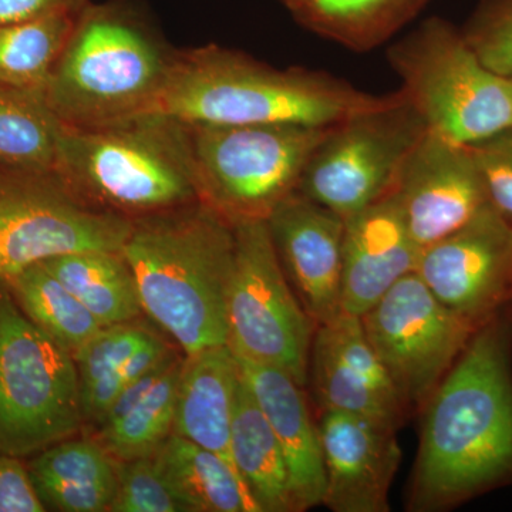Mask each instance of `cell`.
I'll return each mask as SVG.
<instances>
[{
  "instance_id": "1",
  "label": "cell",
  "mask_w": 512,
  "mask_h": 512,
  "mask_svg": "<svg viewBox=\"0 0 512 512\" xmlns=\"http://www.w3.org/2000/svg\"><path fill=\"white\" fill-rule=\"evenodd\" d=\"M421 413L410 511L451 510L512 484V303L476 330Z\"/></svg>"
},
{
  "instance_id": "2",
  "label": "cell",
  "mask_w": 512,
  "mask_h": 512,
  "mask_svg": "<svg viewBox=\"0 0 512 512\" xmlns=\"http://www.w3.org/2000/svg\"><path fill=\"white\" fill-rule=\"evenodd\" d=\"M402 92L372 94L316 70L276 69L217 45L175 53L154 113L183 124L329 127L392 106Z\"/></svg>"
},
{
  "instance_id": "3",
  "label": "cell",
  "mask_w": 512,
  "mask_h": 512,
  "mask_svg": "<svg viewBox=\"0 0 512 512\" xmlns=\"http://www.w3.org/2000/svg\"><path fill=\"white\" fill-rule=\"evenodd\" d=\"M234 227L200 201L137 218L121 248L141 309L185 356L227 345Z\"/></svg>"
},
{
  "instance_id": "4",
  "label": "cell",
  "mask_w": 512,
  "mask_h": 512,
  "mask_svg": "<svg viewBox=\"0 0 512 512\" xmlns=\"http://www.w3.org/2000/svg\"><path fill=\"white\" fill-rule=\"evenodd\" d=\"M55 173L80 200L131 221L198 202L187 131L163 114L64 126Z\"/></svg>"
},
{
  "instance_id": "5",
  "label": "cell",
  "mask_w": 512,
  "mask_h": 512,
  "mask_svg": "<svg viewBox=\"0 0 512 512\" xmlns=\"http://www.w3.org/2000/svg\"><path fill=\"white\" fill-rule=\"evenodd\" d=\"M150 28L116 5H87L50 73L45 99L64 126L96 127L154 113L173 67Z\"/></svg>"
},
{
  "instance_id": "6",
  "label": "cell",
  "mask_w": 512,
  "mask_h": 512,
  "mask_svg": "<svg viewBox=\"0 0 512 512\" xmlns=\"http://www.w3.org/2000/svg\"><path fill=\"white\" fill-rule=\"evenodd\" d=\"M198 201L229 225L266 221L298 190L329 127L184 124Z\"/></svg>"
},
{
  "instance_id": "7",
  "label": "cell",
  "mask_w": 512,
  "mask_h": 512,
  "mask_svg": "<svg viewBox=\"0 0 512 512\" xmlns=\"http://www.w3.org/2000/svg\"><path fill=\"white\" fill-rule=\"evenodd\" d=\"M386 56L429 131L471 146L512 127L511 77L488 69L447 20H424Z\"/></svg>"
},
{
  "instance_id": "8",
  "label": "cell",
  "mask_w": 512,
  "mask_h": 512,
  "mask_svg": "<svg viewBox=\"0 0 512 512\" xmlns=\"http://www.w3.org/2000/svg\"><path fill=\"white\" fill-rule=\"evenodd\" d=\"M84 424L76 362L0 282V453L28 458Z\"/></svg>"
},
{
  "instance_id": "9",
  "label": "cell",
  "mask_w": 512,
  "mask_h": 512,
  "mask_svg": "<svg viewBox=\"0 0 512 512\" xmlns=\"http://www.w3.org/2000/svg\"><path fill=\"white\" fill-rule=\"evenodd\" d=\"M234 235L228 348L242 362L278 367L306 386L318 325L289 284L266 221L239 222Z\"/></svg>"
},
{
  "instance_id": "10",
  "label": "cell",
  "mask_w": 512,
  "mask_h": 512,
  "mask_svg": "<svg viewBox=\"0 0 512 512\" xmlns=\"http://www.w3.org/2000/svg\"><path fill=\"white\" fill-rule=\"evenodd\" d=\"M427 131L402 93L392 106L332 126L296 191L346 220L393 194L407 157Z\"/></svg>"
},
{
  "instance_id": "11",
  "label": "cell",
  "mask_w": 512,
  "mask_h": 512,
  "mask_svg": "<svg viewBox=\"0 0 512 512\" xmlns=\"http://www.w3.org/2000/svg\"><path fill=\"white\" fill-rule=\"evenodd\" d=\"M131 225L80 200L56 173L0 170V281L60 255L121 251Z\"/></svg>"
},
{
  "instance_id": "12",
  "label": "cell",
  "mask_w": 512,
  "mask_h": 512,
  "mask_svg": "<svg viewBox=\"0 0 512 512\" xmlns=\"http://www.w3.org/2000/svg\"><path fill=\"white\" fill-rule=\"evenodd\" d=\"M360 320L409 412H421L480 328L447 308L416 271L400 279Z\"/></svg>"
},
{
  "instance_id": "13",
  "label": "cell",
  "mask_w": 512,
  "mask_h": 512,
  "mask_svg": "<svg viewBox=\"0 0 512 512\" xmlns=\"http://www.w3.org/2000/svg\"><path fill=\"white\" fill-rule=\"evenodd\" d=\"M416 274L447 308L483 325L512 303V225L488 205L424 248Z\"/></svg>"
},
{
  "instance_id": "14",
  "label": "cell",
  "mask_w": 512,
  "mask_h": 512,
  "mask_svg": "<svg viewBox=\"0 0 512 512\" xmlns=\"http://www.w3.org/2000/svg\"><path fill=\"white\" fill-rule=\"evenodd\" d=\"M393 197L420 251L490 205L470 146L427 131L407 157Z\"/></svg>"
},
{
  "instance_id": "15",
  "label": "cell",
  "mask_w": 512,
  "mask_h": 512,
  "mask_svg": "<svg viewBox=\"0 0 512 512\" xmlns=\"http://www.w3.org/2000/svg\"><path fill=\"white\" fill-rule=\"evenodd\" d=\"M308 382L320 413L353 414L397 431L410 413L367 340L360 316L348 312L316 328Z\"/></svg>"
},
{
  "instance_id": "16",
  "label": "cell",
  "mask_w": 512,
  "mask_h": 512,
  "mask_svg": "<svg viewBox=\"0 0 512 512\" xmlns=\"http://www.w3.org/2000/svg\"><path fill=\"white\" fill-rule=\"evenodd\" d=\"M266 224L305 311L316 325L336 318L342 312L345 220L296 191L272 211Z\"/></svg>"
},
{
  "instance_id": "17",
  "label": "cell",
  "mask_w": 512,
  "mask_h": 512,
  "mask_svg": "<svg viewBox=\"0 0 512 512\" xmlns=\"http://www.w3.org/2000/svg\"><path fill=\"white\" fill-rule=\"evenodd\" d=\"M325 466L323 504L333 512L390 511V487L402 463L397 430L342 412L320 413Z\"/></svg>"
},
{
  "instance_id": "18",
  "label": "cell",
  "mask_w": 512,
  "mask_h": 512,
  "mask_svg": "<svg viewBox=\"0 0 512 512\" xmlns=\"http://www.w3.org/2000/svg\"><path fill=\"white\" fill-rule=\"evenodd\" d=\"M420 254L393 195L346 218L342 311L365 315L400 279L416 271Z\"/></svg>"
},
{
  "instance_id": "19",
  "label": "cell",
  "mask_w": 512,
  "mask_h": 512,
  "mask_svg": "<svg viewBox=\"0 0 512 512\" xmlns=\"http://www.w3.org/2000/svg\"><path fill=\"white\" fill-rule=\"evenodd\" d=\"M242 375L274 430L286 470L293 512L323 504L325 466L318 421L313 419L305 386L278 367L238 359Z\"/></svg>"
},
{
  "instance_id": "20",
  "label": "cell",
  "mask_w": 512,
  "mask_h": 512,
  "mask_svg": "<svg viewBox=\"0 0 512 512\" xmlns=\"http://www.w3.org/2000/svg\"><path fill=\"white\" fill-rule=\"evenodd\" d=\"M239 380L241 367L228 345L185 356L173 433L232 464L231 427Z\"/></svg>"
},
{
  "instance_id": "21",
  "label": "cell",
  "mask_w": 512,
  "mask_h": 512,
  "mask_svg": "<svg viewBox=\"0 0 512 512\" xmlns=\"http://www.w3.org/2000/svg\"><path fill=\"white\" fill-rule=\"evenodd\" d=\"M183 363L184 359L171 352L127 387L96 424V440L114 460L151 456L173 434Z\"/></svg>"
},
{
  "instance_id": "22",
  "label": "cell",
  "mask_w": 512,
  "mask_h": 512,
  "mask_svg": "<svg viewBox=\"0 0 512 512\" xmlns=\"http://www.w3.org/2000/svg\"><path fill=\"white\" fill-rule=\"evenodd\" d=\"M29 473L47 510L110 511L117 494V460L96 439H67L36 454Z\"/></svg>"
},
{
  "instance_id": "23",
  "label": "cell",
  "mask_w": 512,
  "mask_h": 512,
  "mask_svg": "<svg viewBox=\"0 0 512 512\" xmlns=\"http://www.w3.org/2000/svg\"><path fill=\"white\" fill-rule=\"evenodd\" d=\"M231 460L262 512L292 511L284 454L242 372L232 419Z\"/></svg>"
},
{
  "instance_id": "24",
  "label": "cell",
  "mask_w": 512,
  "mask_h": 512,
  "mask_svg": "<svg viewBox=\"0 0 512 512\" xmlns=\"http://www.w3.org/2000/svg\"><path fill=\"white\" fill-rule=\"evenodd\" d=\"M154 456L188 511L262 512L235 467L207 448L173 433Z\"/></svg>"
},
{
  "instance_id": "25",
  "label": "cell",
  "mask_w": 512,
  "mask_h": 512,
  "mask_svg": "<svg viewBox=\"0 0 512 512\" xmlns=\"http://www.w3.org/2000/svg\"><path fill=\"white\" fill-rule=\"evenodd\" d=\"M430 0H298L293 18L330 42L369 52L392 39Z\"/></svg>"
},
{
  "instance_id": "26",
  "label": "cell",
  "mask_w": 512,
  "mask_h": 512,
  "mask_svg": "<svg viewBox=\"0 0 512 512\" xmlns=\"http://www.w3.org/2000/svg\"><path fill=\"white\" fill-rule=\"evenodd\" d=\"M101 325L133 322L141 309L136 279L121 251H83L40 262Z\"/></svg>"
},
{
  "instance_id": "27",
  "label": "cell",
  "mask_w": 512,
  "mask_h": 512,
  "mask_svg": "<svg viewBox=\"0 0 512 512\" xmlns=\"http://www.w3.org/2000/svg\"><path fill=\"white\" fill-rule=\"evenodd\" d=\"M63 131L43 92L0 86V170L55 173Z\"/></svg>"
},
{
  "instance_id": "28",
  "label": "cell",
  "mask_w": 512,
  "mask_h": 512,
  "mask_svg": "<svg viewBox=\"0 0 512 512\" xmlns=\"http://www.w3.org/2000/svg\"><path fill=\"white\" fill-rule=\"evenodd\" d=\"M22 312L72 355L103 325L43 264L0 281Z\"/></svg>"
},
{
  "instance_id": "29",
  "label": "cell",
  "mask_w": 512,
  "mask_h": 512,
  "mask_svg": "<svg viewBox=\"0 0 512 512\" xmlns=\"http://www.w3.org/2000/svg\"><path fill=\"white\" fill-rule=\"evenodd\" d=\"M79 15L0 26V86L43 92Z\"/></svg>"
},
{
  "instance_id": "30",
  "label": "cell",
  "mask_w": 512,
  "mask_h": 512,
  "mask_svg": "<svg viewBox=\"0 0 512 512\" xmlns=\"http://www.w3.org/2000/svg\"><path fill=\"white\" fill-rule=\"evenodd\" d=\"M156 338L154 333L126 322L103 326L86 345L74 353L82 393L83 413L101 390L126 365L128 359ZM84 417V416H83Z\"/></svg>"
},
{
  "instance_id": "31",
  "label": "cell",
  "mask_w": 512,
  "mask_h": 512,
  "mask_svg": "<svg viewBox=\"0 0 512 512\" xmlns=\"http://www.w3.org/2000/svg\"><path fill=\"white\" fill-rule=\"evenodd\" d=\"M113 512H190L165 476L156 456L117 461Z\"/></svg>"
},
{
  "instance_id": "32",
  "label": "cell",
  "mask_w": 512,
  "mask_h": 512,
  "mask_svg": "<svg viewBox=\"0 0 512 512\" xmlns=\"http://www.w3.org/2000/svg\"><path fill=\"white\" fill-rule=\"evenodd\" d=\"M461 33L488 69L512 77V0H480Z\"/></svg>"
},
{
  "instance_id": "33",
  "label": "cell",
  "mask_w": 512,
  "mask_h": 512,
  "mask_svg": "<svg viewBox=\"0 0 512 512\" xmlns=\"http://www.w3.org/2000/svg\"><path fill=\"white\" fill-rule=\"evenodd\" d=\"M488 201L512 225V127L471 144Z\"/></svg>"
},
{
  "instance_id": "34",
  "label": "cell",
  "mask_w": 512,
  "mask_h": 512,
  "mask_svg": "<svg viewBox=\"0 0 512 512\" xmlns=\"http://www.w3.org/2000/svg\"><path fill=\"white\" fill-rule=\"evenodd\" d=\"M23 458L0 453V512H45Z\"/></svg>"
},
{
  "instance_id": "35",
  "label": "cell",
  "mask_w": 512,
  "mask_h": 512,
  "mask_svg": "<svg viewBox=\"0 0 512 512\" xmlns=\"http://www.w3.org/2000/svg\"><path fill=\"white\" fill-rule=\"evenodd\" d=\"M87 5V0H0V26L80 13Z\"/></svg>"
},
{
  "instance_id": "36",
  "label": "cell",
  "mask_w": 512,
  "mask_h": 512,
  "mask_svg": "<svg viewBox=\"0 0 512 512\" xmlns=\"http://www.w3.org/2000/svg\"><path fill=\"white\" fill-rule=\"evenodd\" d=\"M285 3L286 8H291L292 5H295L298 0H282Z\"/></svg>"
},
{
  "instance_id": "37",
  "label": "cell",
  "mask_w": 512,
  "mask_h": 512,
  "mask_svg": "<svg viewBox=\"0 0 512 512\" xmlns=\"http://www.w3.org/2000/svg\"><path fill=\"white\" fill-rule=\"evenodd\" d=\"M511 79H512V77H511Z\"/></svg>"
}]
</instances>
